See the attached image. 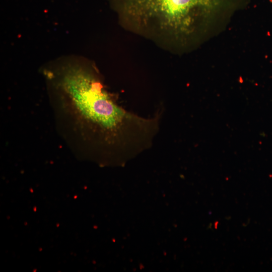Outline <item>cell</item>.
Instances as JSON below:
<instances>
[{
    "instance_id": "6da1fadb",
    "label": "cell",
    "mask_w": 272,
    "mask_h": 272,
    "mask_svg": "<svg viewBox=\"0 0 272 272\" xmlns=\"http://www.w3.org/2000/svg\"><path fill=\"white\" fill-rule=\"evenodd\" d=\"M64 85L79 107L95 149L128 158L151 147L160 129L161 111L145 118L126 110L109 96L99 81L79 69L66 72Z\"/></svg>"
},
{
    "instance_id": "7a4b0ae2",
    "label": "cell",
    "mask_w": 272,
    "mask_h": 272,
    "mask_svg": "<svg viewBox=\"0 0 272 272\" xmlns=\"http://www.w3.org/2000/svg\"><path fill=\"white\" fill-rule=\"evenodd\" d=\"M221 0H116L118 10L136 21L157 22L161 28H177L194 17L210 15Z\"/></svg>"
}]
</instances>
